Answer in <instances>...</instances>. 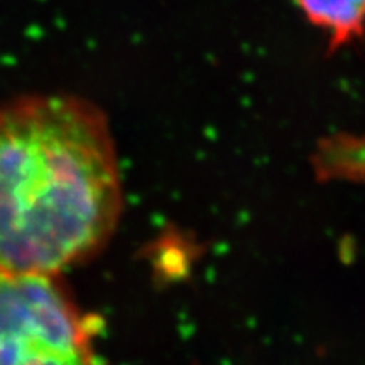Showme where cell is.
<instances>
[{"instance_id": "obj_3", "label": "cell", "mask_w": 365, "mask_h": 365, "mask_svg": "<svg viewBox=\"0 0 365 365\" xmlns=\"http://www.w3.org/2000/svg\"><path fill=\"white\" fill-rule=\"evenodd\" d=\"M313 27L327 36L328 53L365 38V0H294Z\"/></svg>"}, {"instance_id": "obj_2", "label": "cell", "mask_w": 365, "mask_h": 365, "mask_svg": "<svg viewBox=\"0 0 365 365\" xmlns=\"http://www.w3.org/2000/svg\"><path fill=\"white\" fill-rule=\"evenodd\" d=\"M0 365H100L56 276L0 271Z\"/></svg>"}, {"instance_id": "obj_1", "label": "cell", "mask_w": 365, "mask_h": 365, "mask_svg": "<svg viewBox=\"0 0 365 365\" xmlns=\"http://www.w3.org/2000/svg\"><path fill=\"white\" fill-rule=\"evenodd\" d=\"M107 117L71 95L0 105V271L56 274L107 244L122 213Z\"/></svg>"}]
</instances>
